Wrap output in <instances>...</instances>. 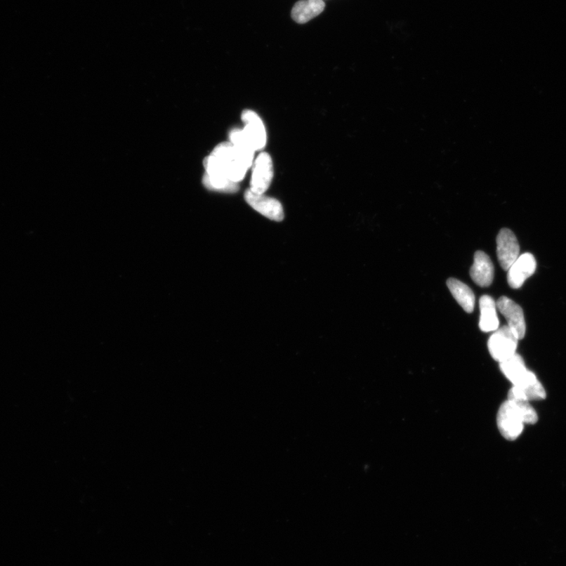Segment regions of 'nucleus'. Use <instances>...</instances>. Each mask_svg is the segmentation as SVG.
I'll return each instance as SVG.
<instances>
[{"mask_svg": "<svg viewBox=\"0 0 566 566\" xmlns=\"http://www.w3.org/2000/svg\"><path fill=\"white\" fill-rule=\"evenodd\" d=\"M496 243L497 256L500 266L505 271H508L519 256L520 246L518 241L512 230L503 228L497 236Z\"/></svg>", "mask_w": 566, "mask_h": 566, "instance_id": "0eeeda50", "label": "nucleus"}, {"mask_svg": "<svg viewBox=\"0 0 566 566\" xmlns=\"http://www.w3.org/2000/svg\"><path fill=\"white\" fill-rule=\"evenodd\" d=\"M470 274L473 281L479 287H488L492 285L494 279V266L489 256L483 251H477Z\"/></svg>", "mask_w": 566, "mask_h": 566, "instance_id": "9d476101", "label": "nucleus"}, {"mask_svg": "<svg viewBox=\"0 0 566 566\" xmlns=\"http://www.w3.org/2000/svg\"><path fill=\"white\" fill-rule=\"evenodd\" d=\"M537 261L535 256L526 253L518 258L508 270V282L512 289L521 288L524 282L535 273Z\"/></svg>", "mask_w": 566, "mask_h": 566, "instance_id": "1a4fd4ad", "label": "nucleus"}, {"mask_svg": "<svg viewBox=\"0 0 566 566\" xmlns=\"http://www.w3.org/2000/svg\"><path fill=\"white\" fill-rule=\"evenodd\" d=\"M480 317L479 327L483 332H493L499 329V321L496 312V302L489 295L480 298Z\"/></svg>", "mask_w": 566, "mask_h": 566, "instance_id": "9b49d317", "label": "nucleus"}, {"mask_svg": "<svg viewBox=\"0 0 566 566\" xmlns=\"http://www.w3.org/2000/svg\"><path fill=\"white\" fill-rule=\"evenodd\" d=\"M517 403L523 422L525 424H535L538 421V414L529 401H515Z\"/></svg>", "mask_w": 566, "mask_h": 566, "instance_id": "2eb2a0df", "label": "nucleus"}, {"mask_svg": "<svg viewBox=\"0 0 566 566\" xmlns=\"http://www.w3.org/2000/svg\"><path fill=\"white\" fill-rule=\"evenodd\" d=\"M274 166L272 157L261 153L254 162L250 190L256 194H265L273 180Z\"/></svg>", "mask_w": 566, "mask_h": 566, "instance_id": "39448f33", "label": "nucleus"}, {"mask_svg": "<svg viewBox=\"0 0 566 566\" xmlns=\"http://www.w3.org/2000/svg\"><path fill=\"white\" fill-rule=\"evenodd\" d=\"M499 367L513 386L522 384L532 372L527 369L523 358L518 353L500 363Z\"/></svg>", "mask_w": 566, "mask_h": 566, "instance_id": "f8f14e48", "label": "nucleus"}, {"mask_svg": "<svg viewBox=\"0 0 566 566\" xmlns=\"http://www.w3.org/2000/svg\"><path fill=\"white\" fill-rule=\"evenodd\" d=\"M447 286L463 310L472 313L475 305V296L472 289L463 282L453 278L447 281Z\"/></svg>", "mask_w": 566, "mask_h": 566, "instance_id": "4468645a", "label": "nucleus"}, {"mask_svg": "<svg viewBox=\"0 0 566 566\" xmlns=\"http://www.w3.org/2000/svg\"><path fill=\"white\" fill-rule=\"evenodd\" d=\"M244 128L242 129L243 138L249 147L256 151L264 149L267 143V133L264 123L254 111L245 110L242 114Z\"/></svg>", "mask_w": 566, "mask_h": 566, "instance_id": "20e7f679", "label": "nucleus"}, {"mask_svg": "<svg viewBox=\"0 0 566 566\" xmlns=\"http://www.w3.org/2000/svg\"><path fill=\"white\" fill-rule=\"evenodd\" d=\"M254 152L237 147L230 142L222 143L204 162L206 173L203 182L215 192L236 193L239 183L254 164Z\"/></svg>", "mask_w": 566, "mask_h": 566, "instance_id": "f257e3e1", "label": "nucleus"}, {"mask_svg": "<svg viewBox=\"0 0 566 566\" xmlns=\"http://www.w3.org/2000/svg\"><path fill=\"white\" fill-rule=\"evenodd\" d=\"M497 426L506 440H515L521 436L525 423L515 401L508 400L500 406L497 413Z\"/></svg>", "mask_w": 566, "mask_h": 566, "instance_id": "f03ea898", "label": "nucleus"}, {"mask_svg": "<svg viewBox=\"0 0 566 566\" xmlns=\"http://www.w3.org/2000/svg\"><path fill=\"white\" fill-rule=\"evenodd\" d=\"M325 9L324 0H300L291 11V18L298 24H305L321 15Z\"/></svg>", "mask_w": 566, "mask_h": 566, "instance_id": "ddd939ff", "label": "nucleus"}, {"mask_svg": "<svg viewBox=\"0 0 566 566\" xmlns=\"http://www.w3.org/2000/svg\"><path fill=\"white\" fill-rule=\"evenodd\" d=\"M496 307L500 313L508 321V326L518 340L525 338L526 333V324L525 315L521 306L516 302L505 297L500 298L496 302Z\"/></svg>", "mask_w": 566, "mask_h": 566, "instance_id": "6e6552de", "label": "nucleus"}, {"mask_svg": "<svg viewBox=\"0 0 566 566\" xmlns=\"http://www.w3.org/2000/svg\"><path fill=\"white\" fill-rule=\"evenodd\" d=\"M245 199L256 212L274 221L284 219V211L280 202L265 194H256L248 189L245 192Z\"/></svg>", "mask_w": 566, "mask_h": 566, "instance_id": "423d86ee", "label": "nucleus"}, {"mask_svg": "<svg viewBox=\"0 0 566 566\" xmlns=\"http://www.w3.org/2000/svg\"><path fill=\"white\" fill-rule=\"evenodd\" d=\"M518 339L508 326L499 328L492 334L488 348L492 357L499 363L508 360L516 353Z\"/></svg>", "mask_w": 566, "mask_h": 566, "instance_id": "7ed1b4c3", "label": "nucleus"}]
</instances>
